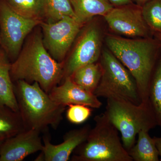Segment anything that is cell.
Masks as SVG:
<instances>
[{
  "label": "cell",
  "instance_id": "obj_14",
  "mask_svg": "<svg viewBox=\"0 0 161 161\" xmlns=\"http://www.w3.org/2000/svg\"><path fill=\"white\" fill-rule=\"evenodd\" d=\"M77 19L82 25L97 16H104L114 6L108 0H70Z\"/></svg>",
  "mask_w": 161,
  "mask_h": 161
},
{
  "label": "cell",
  "instance_id": "obj_4",
  "mask_svg": "<svg viewBox=\"0 0 161 161\" xmlns=\"http://www.w3.org/2000/svg\"><path fill=\"white\" fill-rule=\"evenodd\" d=\"M95 126L75 149L72 161H133L121 142L118 130L105 112L94 118Z\"/></svg>",
  "mask_w": 161,
  "mask_h": 161
},
{
  "label": "cell",
  "instance_id": "obj_15",
  "mask_svg": "<svg viewBox=\"0 0 161 161\" xmlns=\"http://www.w3.org/2000/svg\"><path fill=\"white\" fill-rule=\"evenodd\" d=\"M11 63L3 52H0V103L19 112L14 83L10 76Z\"/></svg>",
  "mask_w": 161,
  "mask_h": 161
},
{
  "label": "cell",
  "instance_id": "obj_10",
  "mask_svg": "<svg viewBox=\"0 0 161 161\" xmlns=\"http://www.w3.org/2000/svg\"><path fill=\"white\" fill-rule=\"evenodd\" d=\"M103 18L116 36L128 38L154 36L144 19L142 7L136 4L114 7Z\"/></svg>",
  "mask_w": 161,
  "mask_h": 161
},
{
  "label": "cell",
  "instance_id": "obj_8",
  "mask_svg": "<svg viewBox=\"0 0 161 161\" xmlns=\"http://www.w3.org/2000/svg\"><path fill=\"white\" fill-rule=\"evenodd\" d=\"M41 23L40 19H28L18 14L7 2L0 3V43L9 57L16 59L25 38Z\"/></svg>",
  "mask_w": 161,
  "mask_h": 161
},
{
  "label": "cell",
  "instance_id": "obj_13",
  "mask_svg": "<svg viewBox=\"0 0 161 161\" xmlns=\"http://www.w3.org/2000/svg\"><path fill=\"white\" fill-rule=\"evenodd\" d=\"M49 97L59 105L67 107L70 104H80L99 108L102 105L100 101L93 93L86 92L67 77L60 85L51 91Z\"/></svg>",
  "mask_w": 161,
  "mask_h": 161
},
{
  "label": "cell",
  "instance_id": "obj_23",
  "mask_svg": "<svg viewBox=\"0 0 161 161\" xmlns=\"http://www.w3.org/2000/svg\"><path fill=\"white\" fill-rule=\"evenodd\" d=\"M68 107L66 116L71 123L75 125L83 123L92 115L91 107L80 104H70Z\"/></svg>",
  "mask_w": 161,
  "mask_h": 161
},
{
  "label": "cell",
  "instance_id": "obj_19",
  "mask_svg": "<svg viewBox=\"0 0 161 161\" xmlns=\"http://www.w3.org/2000/svg\"><path fill=\"white\" fill-rule=\"evenodd\" d=\"M148 101L161 128V53L153 73L148 92Z\"/></svg>",
  "mask_w": 161,
  "mask_h": 161
},
{
  "label": "cell",
  "instance_id": "obj_20",
  "mask_svg": "<svg viewBox=\"0 0 161 161\" xmlns=\"http://www.w3.org/2000/svg\"><path fill=\"white\" fill-rule=\"evenodd\" d=\"M42 1L43 15L47 19V23H56L65 16L77 19L70 0Z\"/></svg>",
  "mask_w": 161,
  "mask_h": 161
},
{
  "label": "cell",
  "instance_id": "obj_5",
  "mask_svg": "<svg viewBox=\"0 0 161 161\" xmlns=\"http://www.w3.org/2000/svg\"><path fill=\"white\" fill-rule=\"evenodd\" d=\"M107 117L120 132L123 145L127 151L136 143L141 130L149 131L158 125L149 101L136 105L125 101L107 99Z\"/></svg>",
  "mask_w": 161,
  "mask_h": 161
},
{
  "label": "cell",
  "instance_id": "obj_3",
  "mask_svg": "<svg viewBox=\"0 0 161 161\" xmlns=\"http://www.w3.org/2000/svg\"><path fill=\"white\" fill-rule=\"evenodd\" d=\"M14 83L19 113L26 130L47 132L49 127L56 130L63 119L66 107L55 103L37 82L24 80Z\"/></svg>",
  "mask_w": 161,
  "mask_h": 161
},
{
  "label": "cell",
  "instance_id": "obj_21",
  "mask_svg": "<svg viewBox=\"0 0 161 161\" xmlns=\"http://www.w3.org/2000/svg\"><path fill=\"white\" fill-rule=\"evenodd\" d=\"M15 12L24 17L40 19L43 15L42 0H7Z\"/></svg>",
  "mask_w": 161,
  "mask_h": 161
},
{
  "label": "cell",
  "instance_id": "obj_7",
  "mask_svg": "<svg viewBox=\"0 0 161 161\" xmlns=\"http://www.w3.org/2000/svg\"><path fill=\"white\" fill-rule=\"evenodd\" d=\"M69 57L63 62V78L70 77L80 67L98 62L102 51L104 32L93 19L84 25Z\"/></svg>",
  "mask_w": 161,
  "mask_h": 161
},
{
  "label": "cell",
  "instance_id": "obj_26",
  "mask_svg": "<svg viewBox=\"0 0 161 161\" xmlns=\"http://www.w3.org/2000/svg\"><path fill=\"white\" fill-rule=\"evenodd\" d=\"M150 1V0H132L135 3V4L141 7H142L146 3Z\"/></svg>",
  "mask_w": 161,
  "mask_h": 161
},
{
  "label": "cell",
  "instance_id": "obj_27",
  "mask_svg": "<svg viewBox=\"0 0 161 161\" xmlns=\"http://www.w3.org/2000/svg\"><path fill=\"white\" fill-rule=\"evenodd\" d=\"M153 36L155 37L156 38H157L158 40H159L161 42V34L158 33H154L153 34Z\"/></svg>",
  "mask_w": 161,
  "mask_h": 161
},
{
  "label": "cell",
  "instance_id": "obj_22",
  "mask_svg": "<svg viewBox=\"0 0 161 161\" xmlns=\"http://www.w3.org/2000/svg\"><path fill=\"white\" fill-rule=\"evenodd\" d=\"M142 9L144 19L151 31L161 34V0H150L142 6Z\"/></svg>",
  "mask_w": 161,
  "mask_h": 161
},
{
  "label": "cell",
  "instance_id": "obj_25",
  "mask_svg": "<svg viewBox=\"0 0 161 161\" xmlns=\"http://www.w3.org/2000/svg\"><path fill=\"white\" fill-rule=\"evenodd\" d=\"M155 141L156 146L158 150L159 156L160 157L159 160L161 161V137H153Z\"/></svg>",
  "mask_w": 161,
  "mask_h": 161
},
{
  "label": "cell",
  "instance_id": "obj_24",
  "mask_svg": "<svg viewBox=\"0 0 161 161\" xmlns=\"http://www.w3.org/2000/svg\"><path fill=\"white\" fill-rule=\"evenodd\" d=\"M114 7H118L133 4L132 0H108Z\"/></svg>",
  "mask_w": 161,
  "mask_h": 161
},
{
  "label": "cell",
  "instance_id": "obj_9",
  "mask_svg": "<svg viewBox=\"0 0 161 161\" xmlns=\"http://www.w3.org/2000/svg\"><path fill=\"white\" fill-rule=\"evenodd\" d=\"M43 34V44L56 61L64 62V58L84 25L75 19L65 16L54 23L40 24Z\"/></svg>",
  "mask_w": 161,
  "mask_h": 161
},
{
  "label": "cell",
  "instance_id": "obj_18",
  "mask_svg": "<svg viewBox=\"0 0 161 161\" xmlns=\"http://www.w3.org/2000/svg\"><path fill=\"white\" fill-rule=\"evenodd\" d=\"M136 143L128 151L133 161H159V156L154 139L149 131L141 130Z\"/></svg>",
  "mask_w": 161,
  "mask_h": 161
},
{
  "label": "cell",
  "instance_id": "obj_1",
  "mask_svg": "<svg viewBox=\"0 0 161 161\" xmlns=\"http://www.w3.org/2000/svg\"><path fill=\"white\" fill-rule=\"evenodd\" d=\"M108 49L129 70L137 84L142 102L148 101L151 77L161 53V42L153 37L128 38L108 34Z\"/></svg>",
  "mask_w": 161,
  "mask_h": 161
},
{
  "label": "cell",
  "instance_id": "obj_12",
  "mask_svg": "<svg viewBox=\"0 0 161 161\" xmlns=\"http://www.w3.org/2000/svg\"><path fill=\"white\" fill-rule=\"evenodd\" d=\"M91 126L86 125L82 128L70 130L63 136V142L58 145L51 142L49 136L44 133L43 154L44 161H67L70 159L71 154L77 147L86 140Z\"/></svg>",
  "mask_w": 161,
  "mask_h": 161
},
{
  "label": "cell",
  "instance_id": "obj_11",
  "mask_svg": "<svg viewBox=\"0 0 161 161\" xmlns=\"http://www.w3.org/2000/svg\"><path fill=\"white\" fill-rule=\"evenodd\" d=\"M41 132L26 130L5 141L0 147V161H21L43 150Z\"/></svg>",
  "mask_w": 161,
  "mask_h": 161
},
{
  "label": "cell",
  "instance_id": "obj_2",
  "mask_svg": "<svg viewBox=\"0 0 161 161\" xmlns=\"http://www.w3.org/2000/svg\"><path fill=\"white\" fill-rule=\"evenodd\" d=\"M10 73L13 81L38 82L48 94L62 80L63 62H58L52 58L44 46L43 38L36 34L27 41L11 63Z\"/></svg>",
  "mask_w": 161,
  "mask_h": 161
},
{
  "label": "cell",
  "instance_id": "obj_17",
  "mask_svg": "<svg viewBox=\"0 0 161 161\" xmlns=\"http://www.w3.org/2000/svg\"><path fill=\"white\" fill-rule=\"evenodd\" d=\"M25 130L19 112L0 103V147L7 139Z\"/></svg>",
  "mask_w": 161,
  "mask_h": 161
},
{
  "label": "cell",
  "instance_id": "obj_6",
  "mask_svg": "<svg viewBox=\"0 0 161 161\" xmlns=\"http://www.w3.org/2000/svg\"><path fill=\"white\" fill-rule=\"evenodd\" d=\"M102 74L94 94L107 99L142 102L135 78L108 48H103L99 60Z\"/></svg>",
  "mask_w": 161,
  "mask_h": 161
},
{
  "label": "cell",
  "instance_id": "obj_16",
  "mask_svg": "<svg viewBox=\"0 0 161 161\" xmlns=\"http://www.w3.org/2000/svg\"><path fill=\"white\" fill-rule=\"evenodd\" d=\"M102 74L99 61L80 67L70 77L72 81L86 92L94 94Z\"/></svg>",
  "mask_w": 161,
  "mask_h": 161
}]
</instances>
